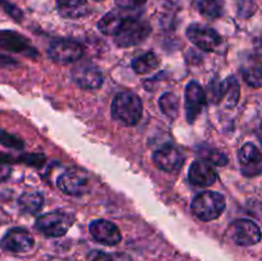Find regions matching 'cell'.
<instances>
[{"label": "cell", "instance_id": "6da1fadb", "mask_svg": "<svg viewBox=\"0 0 262 261\" xmlns=\"http://www.w3.org/2000/svg\"><path fill=\"white\" fill-rule=\"evenodd\" d=\"M142 101L135 92L122 91L112 102V115L123 125H135L142 118Z\"/></svg>", "mask_w": 262, "mask_h": 261}, {"label": "cell", "instance_id": "7a4b0ae2", "mask_svg": "<svg viewBox=\"0 0 262 261\" xmlns=\"http://www.w3.org/2000/svg\"><path fill=\"white\" fill-rule=\"evenodd\" d=\"M225 197L219 192L205 191L197 194L192 202V212L202 222L217 219L225 210Z\"/></svg>", "mask_w": 262, "mask_h": 261}, {"label": "cell", "instance_id": "3957f363", "mask_svg": "<svg viewBox=\"0 0 262 261\" xmlns=\"http://www.w3.org/2000/svg\"><path fill=\"white\" fill-rule=\"evenodd\" d=\"M151 33V27L147 22L130 15L120 32L115 36V44L119 48H129L145 41Z\"/></svg>", "mask_w": 262, "mask_h": 261}, {"label": "cell", "instance_id": "277c9868", "mask_svg": "<svg viewBox=\"0 0 262 261\" xmlns=\"http://www.w3.org/2000/svg\"><path fill=\"white\" fill-rule=\"evenodd\" d=\"M73 224V216L68 212L54 211L43 214L36 220V229L46 237H60Z\"/></svg>", "mask_w": 262, "mask_h": 261}, {"label": "cell", "instance_id": "5b68a950", "mask_svg": "<svg viewBox=\"0 0 262 261\" xmlns=\"http://www.w3.org/2000/svg\"><path fill=\"white\" fill-rule=\"evenodd\" d=\"M228 233L235 245L245 246V247L257 245L262 238L260 227L255 222L248 219L235 220L230 225Z\"/></svg>", "mask_w": 262, "mask_h": 261}, {"label": "cell", "instance_id": "8992f818", "mask_svg": "<svg viewBox=\"0 0 262 261\" xmlns=\"http://www.w3.org/2000/svg\"><path fill=\"white\" fill-rule=\"evenodd\" d=\"M49 56L60 64L73 63L83 56L84 49L79 42L73 40H56L49 46Z\"/></svg>", "mask_w": 262, "mask_h": 261}, {"label": "cell", "instance_id": "52a82bcc", "mask_svg": "<svg viewBox=\"0 0 262 261\" xmlns=\"http://www.w3.org/2000/svg\"><path fill=\"white\" fill-rule=\"evenodd\" d=\"M186 33L193 45L205 51H214L222 44V37L216 31L200 23L189 26Z\"/></svg>", "mask_w": 262, "mask_h": 261}, {"label": "cell", "instance_id": "ba28073f", "mask_svg": "<svg viewBox=\"0 0 262 261\" xmlns=\"http://www.w3.org/2000/svg\"><path fill=\"white\" fill-rule=\"evenodd\" d=\"M72 78L79 87L86 90L99 89L104 82L101 69L92 63H82L74 67Z\"/></svg>", "mask_w": 262, "mask_h": 261}, {"label": "cell", "instance_id": "9c48e42d", "mask_svg": "<svg viewBox=\"0 0 262 261\" xmlns=\"http://www.w3.org/2000/svg\"><path fill=\"white\" fill-rule=\"evenodd\" d=\"M205 105H206V95H205L204 89L197 82H189L186 87V94H184L187 120L189 123H193L201 114Z\"/></svg>", "mask_w": 262, "mask_h": 261}, {"label": "cell", "instance_id": "30bf717a", "mask_svg": "<svg viewBox=\"0 0 262 261\" xmlns=\"http://www.w3.org/2000/svg\"><path fill=\"white\" fill-rule=\"evenodd\" d=\"M212 101L224 102L225 107L237 106L241 97V87L235 77H228L222 83H215V89L211 90Z\"/></svg>", "mask_w": 262, "mask_h": 261}, {"label": "cell", "instance_id": "8fae6325", "mask_svg": "<svg viewBox=\"0 0 262 261\" xmlns=\"http://www.w3.org/2000/svg\"><path fill=\"white\" fill-rule=\"evenodd\" d=\"M33 245H35L33 237L28 230L23 229V228H13V229H10L0 242V246L4 250L14 253L28 252L30 250H32Z\"/></svg>", "mask_w": 262, "mask_h": 261}, {"label": "cell", "instance_id": "7c38bea8", "mask_svg": "<svg viewBox=\"0 0 262 261\" xmlns=\"http://www.w3.org/2000/svg\"><path fill=\"white\" fill-rule=\"evenodd\" d=\"M152 160L156 168H159L160 170L173 173V171H178L183 166L184 156L174 146L165 145L155 151Z\"/></svg>", "mask_w": 262, "mask_h": 261}, {"label": "cell", "instance_id": "4fadbf2b", "mask_svg": "<svg viewBox=\"0 0 262 261\" xmlns=\"http://www.w3.org/2000/svg\"><path fill=\"white\" fill-rule=\"evenodd\" d=\"M242 173L246 177H255L262 173V155L253 143H246L238 153Z\"/></svg>", "mask_w": 262, "mask_h": 261}, {"label": "cell", "instance_id": "5bb4252c", "mask_svg": "<svg viewBox=\"0 0 262 261\" xmlns=\"http://www.w3.org/2000/svg\"><path fill=\"white\" fill-rule=\"evenodd\" d=\"M90 233L96 242L102 243V245L115 246L122 241V234L117 225L104 219L92 222L90 225Z\"/></svg>", "mask_w": 262, "mask_h": 261}, {"label": "cell", "instance_id": "9a60e30c", "mask_svg": "<svg viewBox=\"0 0 262 261\" xmlns=\"http://www.w3.org/2000/svg\"><path fill=\"white\" fill-rule=\"evenodd\" d=\"M58 187L64 193L79 196L89 189V178L82 171L68 170L58 178Z\"/></svg>", "mask_w": 262, "mask_h": 261}, {"label": "cell", "instance_id": "2e32d148", "mask_svg": "<svg viewBox=\"0 0 262 261\" xmlns=\"http://www.w3.org/2000/svg\"><path fill=\"white\" fill-rule=\"evenodd\" d=\"M0 49L13 53L36 55L35 49L31 46L30 41L14 31H0Z\"/></svg>", "mask_w": 262, "mask_h": 261}, {"label": "cell", "instance_id": "e0dca14e", "mask_svg": "<svg viewBox=\"0 0 262 261\" xmlns=\"http://www.w3.org/2000/svg\"><path fill=\"white\" fill-rule=\"evenodd\" d=\"M188 178L189 182L194 186L209 187L216 181V173H215L210 161L197 160L189 168Z\"/></svg>", "mask_w": 262, "mask_h": 261}, {"label": "cell", "instance_id": "ac0fdd59", "mask_svg": "<svg viewBox=\"0 0 262 261\" xmlns=\"http://www.w3.org/2000/svg\"><path fill=\"white\" fill-rule=\"evenodd\" d=\"M125 9H115L112 12L106 13L101 19L97 23V27L104 35L107 36H117L125 25L130 14H127L124 12Z\"/></svg>", "mask_w": 262, "mask_h": 261}, {"label": "cell", "instance_id": "d6986e66", "mask_svg": "<svg viewBox=\"0 0 262 261\" xmlns=\"http://www.w3.org/2000/svg\"><path fill=\"white\" fill-rule=\"evenodd\" d=\"M56 5L61 17L68 19H77L89 13L86 0H56Z\"/></svg>", "mask_w": 262, "mask_h": 261}, {"label": "cell", "instance_id": "ffe728a7", "mask_svg": "<svg viewBox=\"0 0 262 261\" xmlns=\"http://www.w3.org/2000/svg\"><path fill=\"white\" fill-rule=\"evenodd\" d=\"M242 74L246 83L255 89L262 87V60L258 58H248L242 66Z\"/></svg>", "mask_w": 262, "mask_h": 261}, {"label": "cell", "instance_id": "44dd1931", "mask_svg": "<svg viewBox=\"0 0 262 261\" xmlns=\"http://www.w3.org/2000/svg\"><path fill=\"white\" fill-rule=\"evenodd\" d=\"M43 197L38 192H25L18 199V206L23 212L27 214H36L42 209Z\"/></svg>", "mask_w": 262, "mask_h": 261}, {"label": "cell", "instance_id": "7402d4cb", "mask_svg": "<svg viewBox=\"0 0 262 261\" xmlns=\"http://www.w3.org/2000/svg\"><path fill=\"white\" fill-rule=\"evenodd\" d=\"M159 66H160V60H159L158 55L155 53H152V51H148V53L138 56L132 63L133 69L138 74L151 73L155 69H158Z\"/></svg>", "mask_w": 262, "mask_h": 261}, {"label": "cell", "instance_id": "603a6c76", "mask_svg": "<svg viewBox=\"0 0 262 261\" xmlns=\"http://www.w3.org/2000/svg\"><path fill=\"white\" fill-rule=\"evenodd\" d=\"M193 5L199 10L200 14L210 19H215L222 15L224 2L223 0H193Z\"/></svg>", "mask_w": 262, "mask_h": 261}, {"label": "cell", "instance_id": "cb8c5ba5", "mask_svg": "<svg viewBox=\"0 0 262 261\" xmlns=\"http://www.w3.org/2000/svg\"><path fill=\"white\" fill-rule=\"evenodd\" d=\"M161 113L169 119H176L179 113V99L173 92H166L159 100Z\"/></svg>", "mask_w": 262, "mask_h": 261}, {"label": "cell", "instance_id": "d4e9b609", "mask_svg": "<svg viewBox=\"0 0 262 261\" xmlns=\"http://www.w3.org/2000/svg\"><path fill=\"white\" fill-rule=\"evenodd\" d=\"M0 143L5 147L9 148H15V150H22L25 147V143L20 138L15 137V136L10 135L7 130L0 129Z\"/></svg>", "mask_w": 262, "mask_h": 261}, {"label": "cell", "instance_id": "484cf974", "mask_svg": "<svg viewBox=\"0 0 262 261\" xmlns=\"http://www.w3.org/2000/svg\"><path fill=\"white\" fill-rule=\"evenodd\" d=\"M91 261H132L129 255L127 253H105V252H95L92 255Z\"/></svg>", "mask_w": 262, "mask_h": 261}, {"label": "cell", "instance_id": "4316f807", "mask_svg": "<svg viewBox=\"0 0 262 261\" xmlns=\"http://www.w3.org/2000/svg\"><path fill=\"white\" fill-rule=\"evenodd\" d=\"M18 163H25L30 166L40 168L45 163V156L42 154H25L17 159Z\"/></svg>", "mask_w": 262, "mask_h": 261}, {"label": "cell", "instance_id": "83f0119b", "mask_svg": "<svg viewBox=\"0 0 262 261\" xmlns=\"http://www.w3.org/2000/svg\"><path fill=\"white\" fill-rule=\"evenodd\" d=\"M0 5H2L3 9H4L5 12H7L8 14L13 18V19L18 20V22L22 19V17H23L22 12L19 10V8H17L15 5H13L12 3L7 2V0H0Z\"/></svg>", "mask_w": 262, "mask_h": 261}, {"label": "cell", "instance_id": "f1b7e54d", "mask_svg": "<svg viewBox=\"0 0 262 261\" xmlns=\"http://www.w3.org/2000/svg\"><path fill=\"white\" fill-rule=\"evenodd\" d=\"M147 0H115L117 5L122 9H135L143 5Z\"/></svg>", "mask_w": 262, "mask_h": 261}, {"label": "cell", "instance_id": "f546056e", "mask_svg": "<svg viewBox=\"0 0 262 261\" xmlns=\"http://www.w3.org/2000/svg\"><path fill=\"white\" fill-rule=\"evenodd\" d=\"M10 176V168L7 164L0 163V182H4Z\"/></svg>", "mask_w": 262, "mask_h": 261}, {"label": "cell", "instance_id": "4dcf8cb0", "mask_svg": "<svg viewBox=\"0 0 262 261\" xmlns=\"http://www.w3.org/2000/svg\"><path fill=\"white\" fill-rule=\"evenodd\" d=\"M253 45H255L256 54H257L258 56H262V36L256 38L255 42H253Z\"/></svg>", "mask_w": 262, "mask_h": 261}, {"label": "cell", "instance_id": "1f68e13d", "mask_svg": "<svg viewBox=\"0 0 262 261\" xmlns=\"http://www.w3.org/2000/svg\"><path fill=\"white\" fill-rule=\"evenodd\" d=\"M95 2H102V0H95Z\"/></svg>", "mask_w": 262, "mask_h": 261}]
</instances>
